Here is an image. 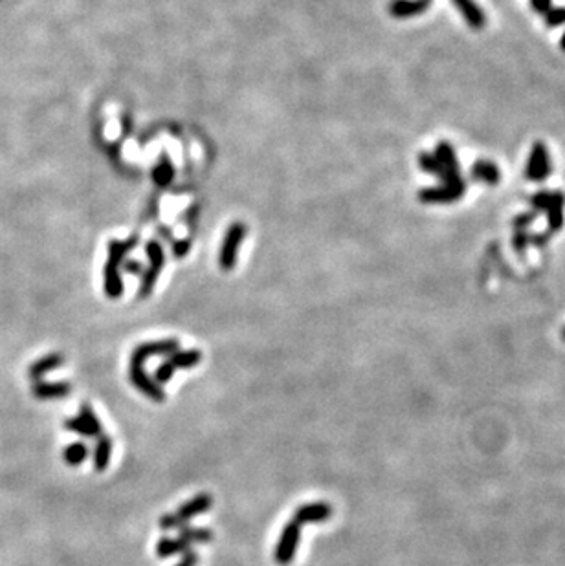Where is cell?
<instances>
[{"label":"cell","instance_id":"6da1fadb","mask_svg":"<svg viewBox=\"0 0 565 566\" xmlns=\"http://www.w3.org/2000/svg\"><path fill=\"white\" fill-rule=\"evenodd\" d=\"M138 238L131 237L129 240H113L108 244V257L103 268V288L108 299H120L123 293L122 266L125 255L136 246Z\"/></svg>","mask_w":565,"mask_h":566},{"label":"cell","instance_id":"7a4b0ae2","mask_svg":"<svg viewBox=\"0 0 565 566\" xmlns=\"http://www.w3.org/2000/svg\"><path fill=\"white\" fill-rule=\"evenodd\" d=\"M213 506V497L210 493H198L187 502H184L182 506L178 508L174 513H167L162 515L158 520V528L164 532H173V529H180L184 526L189 525V520L195 517L202 515L205 511H210Z\"/></svg>","mask_w":565,"mask_h":566},{"label":"cell","instance_id":"3957f363","mask_svg":"<svg viewBox=\"0 0 565 566\" xmlns=\"http://www.w3.org/2000/svg\"><path fill=\"white\" fill-rule=\"evenodd\" d=\"M202 359V352L198 348H189V350H177L171 356H167L162 365H158L154 372V381L158 385H165L173 380V374L177 371H186V368L196 367Z\"/></svg>","mask_w":565,"mask_h":566},{"label":"cell","instance_id":"277c9868","mask_svg":"<svg viewBox=\"0 0 565 566\" xmlns=\"http://www.w3.org/2000/svg\"><path fill=\"white\" fill-rule=\"evenodd\" d=\"M299 541H301V526L296 520H288L279 535V541L274 550V559L277 565L286 566L294 561L296 552L299 548Z\"/></svg>","mask_w":565,"mask_h":566},{"label":"cell","instance_id":"5b68a950","mask_svg":"<svg viewBox=\"0 0 565 566\" xmlns=\"http://www.w3.org/2000/svg\"><path fill=\"white\" fill-rule=\"evenodd\" d=\"M552 171V162L549 149L543 141H536L528 154L527 165H525V178L531 181H545L547 178L551 176Z\"/></svg>","mask_w":565,"mask_h":566},{"label":"cell","instance_id":"8992f818","mask_svg":"<svg viewBox=\"0 0 565 566\" xmlns=\"http://www.w3.org/2000/svg\"><path fill=\"white\" fill-rule=\"evenodd\" d=\"M145 251H147V257H149V266H147V269L144 271V277H141V284H140V299H147L151 295V292H153L154 284H156V281H158V275L160 271L164 269V264H165V257H164V247L160 246L158 242H149L147 244V247H145Z\"/></svg>","mask_w":565,"mask_h":566},{"label":"cell","instance_id":"52a82bcc","mask_svg":"<svg viewBox=\"0 0 565 566\" xmlns=\"http://www.w3.org/2000/svg\"><path fill=\"white\" fill-rule=\"evenodd\" d=\"M466 193V181L457 180L452 184H440L437 187H424L419 191V200L422 204H452L462 198Z\"/></svg>","mask_w":565,"mask_h":566},{"label":"cell","instance_id":"ba28073f","mask_svg":"<svg viewBox=\"0 0 565 566\" xmlns=\"http://www.w3.org/2000/svg\"><path fill=\"white\" fill-rule=\"evenodd\" d=\"M244 235H246V228L241 222L231 224L228 231H226V237L222 240V247H220L219 255V264L224 271H229L235 266V262H237L239 247L243 244Z\"/></svg>","mask_w":565,"mask_h":566},{"label":"cell","instance_id":"9c48e42d","mask_svg":"<svg viewBox=\"0 0 565 566\" xmlns=\"http://www.w3.org/2000/svg\"><path fill=\"white\" fill-rule=\"evenodd\" d=\"M180 350V343L177 339H160V341H149L140 347H136L131 354L129 365H145V361L151 358H164L171 356L173 352Z\"/></svg>","mask_w":565,"mask_h":566},{"label":"cell","instance_id":"30bf717a","mask_svg":"<svg viewBox=\"0 0 565 566\" xmlns=\"http://www.w3.org/2000/svg\"><path fill=\"white\" fill-rule=\"evenodd\" d=\"M129 380H131V383L136 387V389L140 390L141 394L147 396V398L153 399V401H156V404L165 401L164 387L158 385V383L145 372L144 365H129Z\"/></svg>","mask_w":565,"mask_h":566},{"label":"cell","instance_id":"8fae6325","mask_svg":"<svg viewBox=\"0 0 565 566\" xmlns=\"http://www.w3.org/2000/svg\"><path fill=\"white\" fill-rule=\"evenodd\" d=\"M332 517V506L329 502H308L299 506L292 515V520H296L299 526L314 525V522H325Z\"/></svg>","mask_w":565,"mask_h":566},{"label":"cell","instance_id":"7c38bea8","mask_svg":"<svg viewBox=\"0 0 565 566\" xmlns=\"http://www.w3.org/2000/svg\"><path fill=\"white\" fill-rule=\"evenodd\" d=\"M72 385L66 381H56V383H48V381H35L32 387V394L41 401H50V399H61L70 394Z\"/></svg>","mask_w":565,"mask_h":566},{"label":"cell","instance_id":"4fadbf2b","mask_svg":"<svg viewBox=\"0 0 565 566\" xmlns=\"http://www.w3.org/2000/svg\"><path fill=\"white\" fill-rule=\"evenodd\" d=\"M428 0H391L389 2V13L395 19H410L417 15L424 13L430 8Z\"/></svg>","mask_w":565,"mask_h":566},{"label":"cell","instance_id":"5bb4252c","mask_svg":"<svg viewBox=\"0 0 565 566\" xmlns=\"http://www.w3.org/2000/svg\"><path fill=\"white\" fill-rule=\"evenodd\" d=\"M470 176L477 181H483L486 186H497L501 181V171L490 160H477L470 169Z\"/></svg>","mask_w":565,"mask_h":566},{"label":"cell","instance_id":"9a60e30c","mask_svg":"<svg viewBox=\"0 0 565 566\" xmlns=\"http://www.w3.org/2000/svg\"><path fill=\"white\" fill-rule=\"evenodd\" d=\"M564 209H565V195L561 191H552L551 202L547 205V222H549V229L551 231H560L564 228L565 219H564Z\"/></svg>","mask_w":565,"mask_h":566},{"label":"cell","instance_id":"2e32d148","mask_svg":"<svg viewBox=\"0 0 565 566\" xmlns=\"http://www.w3.org/2000/svg\"><path fill=\"white\" fill-rule=\"evenodd\" d=\"M63 363H65V356H63V354H57V352L46 354L44 358L37 359V361L30 365L28 376L32 378L33 381H41L42 378L46 376L48 372L63 367Z\"/></svg>","mask_w":565,"mask_h":566},{"label":"cell","instance_id":"e0dca14e","mask_svg":"<svg viewBox=\"0 0 565 566\" xmlns=\"http://www.w3.org/2000/svg\"><path fill=\"white\" fill-rule=\"evenodd\" d=\"M453 6L461 11L462 19L466 20L472 30H483L486 24L485 13L474 0H452Z\"/></svg>","mask_w":565,"mask_h":566},{"label":"cell","instance_id":"ac0fdd59","mask_svg":"<svg viewBox=\"0 0 565 566\" xmlns=\"http://www.w3.org/2000/svg\"><path fill=\"white\" fill-rule=\"evenodd\" d=\"M419 165H421L422 171L431 174V176L439 178L443 184H452V181L461 180V174H453V172L444 171L443 165H440L439 160L435 158L433 154L421 153V156H419Z\"/></svg>","mask_w":565,"mask_h":566},{"label":"cell","instance_id":"d6986e66","mask_svg":"<svg viewBox=\"0 0 565 566\" xmlns=\"http://www.w3.org/2000/svg\"><path fill=\"white\" fill-rule=\"evenodd\" d=\"M110 456H113V440L108 435H99L96 438V449H94V469L98 473H103L110 464Z\"/></svg>","mask_w":565,"mask_h":566},{"label":"cell","instance_id":"ffe728a7","mask_svg":"<svg viewBox=\"0 0 565 566\" xmlns=\"http://www.w3.org/2000/svg\"><path fill=\"white\" fill-rule=\"evenodd\" d=\"M435 158L439 160L443 169L446 172H453V174H461V165H459V158L455 154V149L448 141H439L435 147Z\"/></svg>","mask_w":565,"mask_h":566},{"label":"cell","instance_id":"44dd1931","mask_svg":"<svg viewBox=\"0 0 565 566\" xmlns=\"http://www.w3.org/2000/svg\"><path fill=\"white\" fill-rule=\"evenodd\" d=\"M193 546H189V544L186 543V541H182L180 537L177 539H171V537H162L156 543V555L160 557V559H169V557H174V555H182V553H186L187 550H191Z\"/></svg>","mask_w":565,"mask_h":566},{"label":"cell","instance_id":"7402d4cb","mask_svg":"<svg viewBox=\"0 0 565 566\" xmlns=\"http://www.w3.org/2000/svg\"><path fill=\"white\" fill-rule=\"evenodd\" d=\"M180 539L186 541L189 546H193V544H208L213 541V532L208 528L184 526V528H180Z\"/></svg>","mask_w":565,"mask_h":566},{"label":"cell","instance_id":"603a6c76","mask_svg":"<svg viewBox=\"0 0 565 566\" xmlns=\"http://www.w3.org/2000/svg\"><path fill=\"white\" fill-rule=\"evenodd\" d=\"M63 458L68 465L72 468H77L89 458V447L84 446L83 442H74L70 446H66L65 451H63Z\"/></svg>","mask_w":565,"mask_h":566},{"label":"cell","instance_id":"cb8c5ba5","mask_svg":"<svg viewBox=\"0 0 565 566\" xmlns=\"http://www.w3.org/2000/svg\"><path fill=\"white\" fill-rule=\"evenodd\" d=\"M174 176V169H173V163L169 162L167 156H164L162 158V162H160V165L156 169H154L153 172V180L156 186L160 187H165L171 184V180H173Z\"/></svg>","mask_w":565,"mask_h":566},{"label":"cell","instance_id":"d4e9b609","mask_svg":"<svg viewBox=\"0 0 565 566\" xmlns=\"http://www.w3.org/2000/svg\"><path fill=\"white\" fill-rule=\"evenodd\" d=\"M80 418L83 420L87 425H89L90 429L94 431V435H96V438L99 437V435H103V427H101V422H99V418L96 416V413H94V409L90 407L89 404H83L80 409Z\"/></svg>","mask_w":565,"mask_h":566},{"label":"cell","instance_id":"484cf974","mask_svg":"<svg viewBox=\"0 0 565 566\" xmlns=\"http://www.w3.org/2000/svg\"><path fill=\"white\" fill-rule=\"evenodd\" d=\"M65 429L66 431L75 432V435H81V437H84V438H96V435H94L92 429H90L80 416L68 418V420L65 422Z\"/></svg>","mask_w":565,"mask_h":566},{"label":"cell","instance_id":"4316f807","mask_svg":"<svg viewBox=\"0 0 565 566\" xmlns=\"http://www.w3.org/2000/svg\"><path fill=\"white\" fill-rule=\"evenodd\" d=\"M545 24L549 28H558L561 24H565V8H551L543 15Z\"/></svg>","mask_w":565,"mask_h":566},{"label":"cell","instance_id":"83f0119b","mask_svg":"<svg viewBox=\"0 0 565 566\" xmlns=\"http://www.w3.org/2000/svg\"><path fill=\"white\" fill-rule=\"evenodd\" d=\"M551 195H552V191H538L536 195L531 198V205L534 207V211H538V213L543 211V213H545L547 205H549V202H551Z\"/></svg>","mask_w":565,"mask_h":566},{"label":"cell","instance_id":"f1b7e54d","mask_svg":"<svg viewBox=\"0 0 565 566\" xmlns=\"http://www.w3.org/2000/svg\"><path fill=\"white\" fill-rule=\"evenodd\" d=\"M528 244H531V235L527 233V229H519V231L514 233V237H512L514 251L523 253V251L528 247Z\"/></svg>","mask_w":565,"mask_h":566},{"label":"cell","instance_id":"f546056e","mask_svg":"<svg viewBox=\"0 0 565 566\" xmlns=\"http://www.w3.org/2000/svg\"><path fill=\"white\" fill-rule=\"evenodd\" d=\"M536 217H538V211H528V213L518 214V217L512 220L514 229H516V231H519V229H527L528 226L536 220Z\"/></svg>","mask_w":565,"mask_h":566},{"label":"cell","instance_id":"4dcf8cb0","mask_svg":"<svg viewBox=\"0 0 565 566\" xmlns=\"http://www.w3.org/2000/svg\"><path fill=\"white\" fill-rule=\"evenodd\" d=\"M196 562H198V553L191 548L186 553H182V557L178 559V562L174 566H196Z\"/></svg>","mask_w":565,"mask_h":566},{"label":"cell","instance_id":"1f68e13d","mask_svg":"<svg viewBox=\"0 0 565 566\" xmlns=\"http://www.w3.org/2000/svg\"><path fill=\"white\" fill-rule=\"evenodd\" d=\"M533 10L540 15H545L552 8V0H531Z\"/></svg>","mask_w":565,"mask_h":566},{"label":"cell","instance_id":"d6a6232c","mask_svg":"<svg viewBox=\"0 0 565 566\" xmlns=\"http://www.w3.org/2000/svg\"><path fill=\"white\" fill-rule=\"evenodd\" d=\"M122 269H125L127 274H134V275L144 274V268H141L140 262H134V260H129V262H123Z\"/></svg>","mask_w":565,"mask_h":566},{"label":"cell","instance_id":"836d02e7","mask_svg":"<svg viewBox=\"0 0 565 566\" xmlns=\"http://www.w3.org/2000/svg\"><path fill=\"white\" fill-rule=\"evenodd\" d=\"M549 242V233H540V235H533L531 237V244H536L538 247H543Z\"/></svg>","mask_w":565,"mask_h":566},{"label":"cell","instance_id":"e575fe53","mask_svg":"<svg viewBox=\"0 0 565 566\" xmlns=\"http://www.w3.org/2000/svg\"><path fill=\"white\" fill-rule=\"evenodd\" d=\"M560 48L565 51V33H564V37H561V41H560Z\"/></svg>","mask_w":565,"mask_h":566},{"label":"cell","instance_id":"d590c367","mask_svg":"<svg viewBox=\"0 0 565 566\" xmlns=\"http://www.w3.org/2000/svg\"><path fill=\"white\" fill-rule=\"evenodd\" d=\"M561 337H564V341H565V328H564V332H561Z\"/></svg>","mask_w":565,"mask_h":566},{"label":"cell","instance_id":"8d00e7d4","mask_svg":"<svg viewBox=\"0 0 565 566\" xmlns=\"http://www.w3.org/2000/svg\"><path fill=\"white\" fill-rule=\"evenodd\" d=\"M428 2H430V4H431V2H433V0H428Z\"/></svg>","mask_w":565,"mask_h":566}]
</instances>
